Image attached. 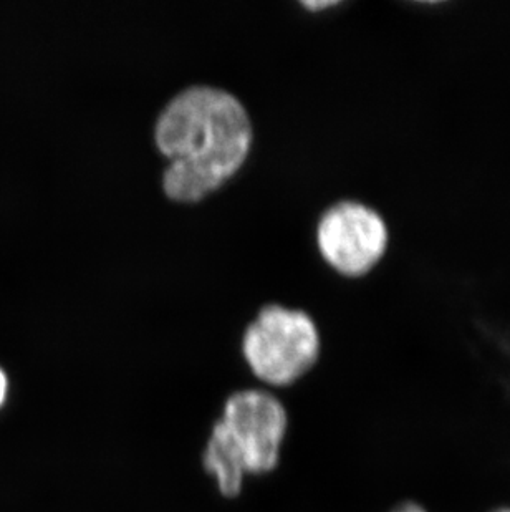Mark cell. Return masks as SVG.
I'll return each mask as SVG.
<instances>
[{
	"mask_svg": "<svg viewBox=\"0 0 510 512\" xmlns=\"http://www.w3.org/2000/svg\"><path fill=\"white\" fill-rule=\"evenodd\" d=\"M251 141L249 115L236 97L217 88H189L156 125V145L171 160L164 191L181 203L203 199L241 168Z\"/></svg>",
	"mask_w": 510,
	"mask_h": 512,
	"instance_id": "obj_1",
	"label": "cell"
},
{
	"mask_svg": "<svg viewBox=\"0 0 510 512\" xmlns=\"http://www.w3.org/2000/svg\"><path fill=\"white\" fill-rule=\"evenodd\" d=\"M7 390H9V382H7L4 370L0 368V408L4 406L5 398H7Z\"/></svg>",
	"mask_w": 510,
	"mask_h": 512,
	"instance_id": "obj_6",
	"label": "cell"
},
{
	"mask_svg": "<svg viewBox=\"0 0 510 512\" xmlns=\"http://www.w3.org/2000/svg\"><path fill=\"white\" fill-rule=\"evenodd\" d=\"M247 474L269 473L279 463L287 431V413L277 398L262 390L234 393L217 421Z\"/></svg>",
	"mask_w": 510,
	"mask_h": 512,
	"instance_id": "obj_3",
	"label": "cell"
},
{
	"mask_svg": "<svg viewBox=\"0 0 510 512\" xmlns=\"http://www.w3.org/2000/svg\"><path fill=\"white\" fill-rule=\"evenodd\" d=\"M305 7L312 10L325 9V7H332L335 2H304Z\"/></svg>",
	"mask_w": 510,
	"mask_h": 512,
	"instance_id": "obj_8",
	"label": "cell"
},
{
	"mask_svg": "<svg viewBox=\"0 0 510 512\" xmlns=\"http://www.w3.org/2000/svg\"><path fill=\"white\" fill-rule=\"evenodd\" d=\"M393 512H426L421 506L414 503L401 504L400 508H396Z\"/></svg>",
	"mask_w": 510,
	"mask_h": 512,
	"instance_id": "obj_7",
	"label": "cell"
},
{
	"mask_svg": "<svg viewBox=\"0 0 510 512\" xmlns=\"http://www.w3.org/2000/svg\"><path fill=\"white\" fill-rule=\"evenodd\" d=\"M494 512H510V508L497 509V511Z\"/></svg>",
	"mask_w": 510,
	"mask_h": 512,
	"instance_id": "obj_9",
	"label": "cell"
},
{
	"mask_svg": "<svg viewBox=\"0 0 510 512\" xmlns=\"http://www.w3.org/2000/svg\"><path fill=\"white\" fill-rule=\"evenodd\" d=\"M320 337L312 319L300 310L270 305L244 337V355L252 372L270 385H289L317 362Z\"/></svg>",
	"mask_w": 510,
	"mask_h": 512,
	"instance_id": "obj_2",
	"label": "cell"
},
{
	"mask_svg": "<svg viewBox=\"0 0 510 512\" xmlns=\"http://www.w3.org/2000/svg\"><path fill=\"white\" fill-rule=\"evenodd\" d=\"M388 229L380 214L358 203H340L318 226V247L330 266L345 276H361L380 261Z\"/></svg>",
	"mask_w": 510,
	"mask_h": 512,
	"instance_id": "obj_4",
	"label": "cell"
},
{
	"mask_svg": "<svg viewBox=\"0 0 510 512\" xmlns=\"http://www.w3.org/2000/svg\"><path fill=\"white\" fill-rule=\"evenodd\" d=\"M204 466L207 473H211L217 479L221 493L227 498L241 493L242 481L246 476V469L242 466L241 459L227 443L221 431L216 426L212 428V435L207 441L206 453H204Z\"/></svg>",
	"mask_w": 510,
	"mask_h": 512,
	"instance_id": "obj_5",
	"label": "cell"
}]
</instances>
